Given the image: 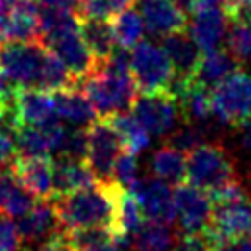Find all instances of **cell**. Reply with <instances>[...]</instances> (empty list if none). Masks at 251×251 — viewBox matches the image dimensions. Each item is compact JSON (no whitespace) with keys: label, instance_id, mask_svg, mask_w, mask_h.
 <instances>
[{"label":"cell","instance_id":"obj_26","mask_svg":"<svg viewBox=\"0 0 251 251\" xmlns=\"http://www.w3.org/2000/svg\"><path fill=\"white\" fill-rule=\"evenodd\" d=\"M106 120L112 124V127L116 129L124 147L129 153L139 155L143 149L149 147V133L139 124V120L133 116V112H118V114L108 116Z\"/></svg>","mask_w":251,"mask_h":251},{"label":"cell","instance_id":"obj_4","mask_svg":"<svg viewBox=\"0 0 251 251\" xmlns=\"http://www.w3.org/2000/svg\"><path fill=\"white\" fill-rule=\"evenodd\" d=\"M184 180L208 194H214L235 180L233 159L218 143H200L188 151Z\"/></svg>","mask_w":251,"mask_h":251},{"label":"cell","instance_id":"obj_47","mask_svg":"<svg viewBox=\"0 0 251 251\" xmlns=\"http://www.w3.org/2000/svg\"><path fill=\"white\" fill-rule=\"evenodd\" d=\"M0 216H2V214H0Z\"/></svg>","mask_w":251,"mask_h":251},{"label":"cell","instance_id":"obj_17","mask_svg":"<svg viewBox=\"0 0 251 251\" xmlns=\"http://www.w3.org/2000/svg\"><path fill=\"white\" fill-rule=\"evenodd\" d=\"M12 169L35 198H53V159L16 155Z\"/></svg>","mask_w":251,"mask_h":251},{"label":"cell","instance_id":"obj_9","mask_svg":"<svg viewBox=\"0 0 251 251\" xmlns=\"http://www.w3.org/2000/svg\"><path fill=\"white\" fill-rule=\"evenodd\" d=\"M39 12L35 0H0V45L41 41Z\"/></svg>","mask_w":251,"mask_h":251},{"label":"cell","instance_id":"obj_15","mask_svg":"<svg viewBox=\"0 0 251 251\" xmlns=\"http://www.w3.org/2000/svg\"><path fill=\"white\" fill-rule=\"evenodd\" d=\"M61 227L53 198H37L35 204L20 218H16V229L27 245H37Z\"/></svg>","mask_w":251,"mask_h":251},{"label":"cell","instance_id":"obj_35","mask_svg":"<svg viewBox=\"0 0 251 251\" xmlns=\"http://www.w3.org/2000/svg\"><path fill=\"white\" fill-rule=\"evenodd\" d=\"M86 153H88V133H86V129L76 127L73 131H67L59 155H67V157H73V159L86 161Z\"/></svg>","mask_w":251,"mask_h":251},{"label":"cell","instance_id":"obj_23","mask_svg":"<svg viewBox=\"0 0 251 251\" xmlns=\"http://www.w3.org/2000/svg\"><path fill=\"white\" fill-rule=\"evenodd\" d=\"M237 59L229 53V49H208L202 51L198 67L194 71V80L206 88H214L218 82H222L226 76H229L233 71H237Z\"/></svg>","mask_w":251,"mask_h":251},{"label":"cell","instance_id":"obj_18","mask_svg":"<svg viewBox=\"0 0 251 251\" xmlns=\"http://www.w3.org/2000/svg\"><path fill=\"white\" fill-rule=\"evenodd\" d=\"M96 182L94 173L82 159L57 155L53 159V196H65Z\"/></svg>","mask_w":251,"mask_h":251},{"label":"cell","instance_id":"obj_14","mask_svg":"<svg viewBox=\"0 0 251 251\" xmlns=\"http://www.w3.org/2000/svg\"><path fill=\"white\" fill-rule=\"evenodd\" d=\"M229 24L231 20L226 8L196 10L192 12V18L188 22V35L200 47V51L216 49L227 37Z\"/></svg>","mask_w":251,"mask_h":251},{"label":"cell","instance_id":"obj_20","mask_svg":"<svg viewBox=\"0 0 251 251\" xmlns=\"http://www.w3.org/2000/svg\"><path fill=\"white\" fill-rule=\"evenodd\" d=\"M14 108L22 124L41 126L57 118L53 106V94L37 88H18L14 98Z\"/></svg>","mask_w":251,"mask_h":251},{"label":"cell","instance_id":"obj_10","mask_svg":"<svg viewBox=\"0 0 251 251\" xmlns=\"http://www.w3.org/2000/svg\"><path fill=\"white\" fill-rule=\"evenodd\" d=\"M204 233L214 241V245L226 239L251 235V200L241 196L235 200L214 202L212 218Z\"/></svg>","mask_w":251,"mask_h":251},{"label":"cell","instance_id":"obj_34","mask_svg":"<svg viewBox=\"0 0 251 251\" xmlns=\"http://www.w3.org/2000/svg\"><path fill=\"white\" fill-rule=\"evenodd\" d=\"M137 159L127 149L122 151L114 163V180L120 182L124 188H129L137 180Z\"/></svg>","mask_w":251,"mask_h":251},{"label":"cell","instance_id":"obj_31","mask_svg":"<svg viewBox=\"0 0 251 251\" xmlns=\"http://www.w3.org/2000/svg\"><path fill=\"white\" fill-rule=\"evenodd\" d=\"M227 49L237 61L251 63V14L231 20L227 29Z\"/></svg>","mask_w":251,"mask_h":251},{"label":"cell","instance_id":"obj_13","mask_svg":"<svg viewBox=\"0 0 251 251\" xmlns=\"http://www.w3.org/2000/svg\"><path fill=\"white\" fill-rule=\"evenodd\" d=\"M65 135L67 129L61 122H57V118L41 126L22 124L14 137L16 153L22 157H49L51 153L61 151Z\"/></svg>","mask_w":251,"mask_h":251},{"label":"cell","instance_id":"obj_19","mask_svg":"<svg viewBox=\"0 0 251 251\" xmlns=\"http://www.w3.org/2000/svg\"><path fill=\"white\" fill-rule=\"evenodd\" d=\"M161 47L165 49V53H167L173 69H175V76H180V78H192L194 76V71L198 67L202 51L184 29L163 35Z\"/></svg>","mask_w":251,"mask_h":251},{"label":"cell","instance_id":"obj_41","mask_svg":"<svg viewBox=\"0 0 251 251\" xmlns=\"http://www.w3.org/2000/svg\"><path fill=\"white\" fill-rule=\"evenodd\" d=\"M226 12L229 14V20L249 16L251 14V0H227Z\"/></svg>","mask_w":251,"mask_h":251},{"label":"cell","instance_id":"obj_30","mask_svg":"<svg viewBox=\"0 0 251 251\" xmlns=\"http://www.w3.org/2000/svg\"><path fill=\"white\" fill-rule=\"evenodd\" d=\"M65 237L73 251H82L114 241V231L108 226H82V227H63Z\"/></svg>","mask_w":251,"mask_h":251},{"label":"cell","instance_id":"obj_39","mask_svg":"<svg viewBox=\"0 0 251 251\" xmlns=\"http://www.w3.org/2000/svg\"><path fill=\"white\" fill-rule=\"evenodd\" d=\"M214 251H251V235L220 241L214 245Z\"/></svg>","mask_w":251,"mask_h":251},{"label":"cell","instance_id":"obj_5","mask_svg":"<svg viewBox=\"0 0 251 251\" xmlns=\"http://www.w3.org/2000/svg\"><path fill=\"white\" fill-rule=\"evenodd\" d=\"M212 116L227 126L239 127L251 114V76L243 71H233L214 88H210Z\"/></svg>","mask_w":251,"mask_h":251},{"label":"cell","instance_id":"obj_8","mask_svg":"<svg viewBox=\"0 0 251 251\" xmlns=\"http://www.w3.org/2000/svg\"><path fill=\"white\" fill-rule=\"evenodd\" d=\"M88 153L86 163L94 173L96 180H112L114 178V163L122 153V139L106 118L94 120L88 129Z\"/></svg>","mask_w":251,"mask_h":251},{"label":"cell","instance_id":"obj_11","mask_svg":"<svg viewBox=\"0 0 251 251\" xmlns=\"http://www.w3.org/2000/svg\"><path fill=\"white\" fill-rule=\"evenodd\" d=\"M173 196L178 227L184 231V235L206 231L214 210L212 196L188 182H178L173 190Z\"/></svg>","mask_w":251,"mask_h":251},{"label":"cell","instance_id":"obj_7","mask_svg":"<svg viewBox=\"0 0 251 251\" xmlns=\"http://www.w3.org/2000/svg\"><path fill=\"white\" fill-rule=\"evenodd\" d=\"M131 108L139 124L147 129L149 135H155V137L169 135L175 129L176 120L180 116L178 100L169 90L139 92Z\"/></svg>","mask_w":251,"mask_h":251},{"label":"cell","instance_id":"obj_38","mask_svg":"<svg viewBox=\"0 0 251 251\" xmlns=\"http://www.w3.org/2000/svg\"><path fill=\"white\" fill-rule=\"evenodd\" d=\"M14 159H16V143H14V139L4 135V133H0V171L12 167Z\"/></svg>","mask_w":251,"mask_h":251},{"label":"cell","instance_id":"obj_22","mask_svg":"<svg viewBox=\"0 0 251 251\" xmlns=\"http://www.w3.org/2000/svg\"><path fill=\"white\" fill-rule=\"evenodd\" d=\"M35 200L37 198L20 182L12 167L0 171V214L2 216L20 218L35 204Z\"/></svg>","mask_w":251,"mask_h":251},{"label":"cell","instance_id":"obj_27","mask_svg":"<svg viewBox=\"0 0 251 251\" xmlns=\"http://www.w3.org/2000/svg\"><path fill=\"white\" fill-rule=\"evenodd\" d=\"M151 171L157 178L169 182V184H178L184 182L186 178V157L182 151L175 149L173 145L159 147L153 153L151 159Z\"/></svg>","mask_w":251,"mask_h":251},{"label":"cell","instance_id":"obj_44","mask_svg":"<svg viewBox=\"0 0 251 251\" xmlns=\"http://www.w3.org/2000/svg\"><path fill=\"white\" fill-rule=\"evenodd\" d=\"M82 251H120L116 245H114V241L112 243H104V245H98V247H90V249H82Z\"/></svg>","mask_w":251,"mask_h":251},{"label":"cell","instance_id":"obj_46","mask_svg":"<svg viewBox=\"0 0 251 251\" xmlns=\"http://www.w3.org/2000/svg\"><path fill=\"white\" fill-rule=\"evenodd\" d=\"M0 108H2V100H0Z\"/></svg>","mask_w":251,"mask_h":251},{"label":"cell","instance_id":"obj_37","mask_svg":"<svg viewBox=\"0 0 251 251\" xmlns=\"http://www.w3.org/2000/svg\"><path fill=\"white\" fill-rule=\"evenodd\" d=\"M171 251H214V241L202 231V233H190L180 237Z\"/></svg>","mask_w":251,"mask_h":251},{"label":"cell","instance_id":"obj_43","mask_svg":"<svg viewBox=\"0 0 251 251\" xmlns=\"http://www.w3.org/2000/svg\"><path fill=\"white\" fill-rule=\"evenodd\" d=\"M241 127V141L247 149H251V114L245 118V122L239 126Z\"/></svg>","mask_w":251,"mask_h":251},{"label":"cell","instance_id":"obj_12","mask_svg":"<svg viewBox=\"0 0 251 251\" xmlns=\"http://www.w3.org/2000/svg\"><path fill=\"white\" fill-rule=\"evenodd\" d=\"M139 202L143 216L147 220L153 222H161V224H173L176 218V210H175V196H173V188L169 186V182L161 180V178H137L129 188H127Z\"/></svg>","mask_w":251,"mask_h":251},{"label":"cell","instance_id":"obj_2","mask_svg":"<svg viewBox=\"0 0 251 251\" xmlns=\"http://www.w3.org/2000/svg\"><path fill=\"white\" fill-rule=\"evenodd\" d=\"M122 190L124 186L112 178L96 180L92 186L65 196H53L61 227L108 226L116 233V212Z\"/></svg>","mask_w":251,"mask_h":251},{"label":"cell","instance_id":"obj_21","mask_svg":"<svg viewBox=\"0 0 251 251\" xmlns=\"http://www.w3.org/2000/svg\"><path fill=\"white\" fill-rule=\"evenodd\" d=\"M53 106L57 118L67 120L75 126H90L98 116L92 102L78 86L53 92Z\"/></svg>","mask_w":251,"mask_h":251},{"label":"cell","instance_id":"obj_16","mask_svg":"<svg viewBox=\"0 0 251 251\" xmlns=\"http://www.w3.org/2000/svg\"><path fill=\"white\" fill-rule=\"evenodd\" d=\"M137 12L143 25L153 35H169L186 27V12L173 0H137Z\"/></svg>","mask_w":251,"mask_h":251},{"label":"cell","instance_id":"obj_24","mask_svg":"<svg viewBox=\"0 0 251 251\" xmlns=\"http://www.w3.org/2000/svg\"><path fill=\"white\" fill-rule=\"evenodd\" d=\"M176 100H178L180 116L188 124H200L202 126L212 116L210 88L198 84L194 78H190V82L184 86V90L180 92V96Z\"/></svg>","mask_w":251,"mask_h":251},{"label":"cell","instance_id":"obj_40","mask_svg":"<svg viewBox=\"0 0 251 251\" xmlns=\"http://www.w3.org/2000/svg\"><path fill=\"white\" fill-rule=\"evenodd\" d=\"M41 8H51V10H65V12H75L78 14L80 0H35Z\"/></svg>","mask_w":251,"mask_h":251},{"label":"cell","instance_id":"obj_32","mask_svg":"<svg viewBox=\"0 0 251 251\" xmlns=\"http://www.w3.org/2000/svg\"><path fill=\"white\" fill-rule=\"evenodd\" d=\"M133 0H80L78 18H114L124 8L131 6Z\"/></svg>","mask_w":251,"mask_h":251},{"label":"cell","instance_id":"obj_6","mask_svg":"<svg viewBox=\"0 0 251 251\" xmlns=\"http://www.w3.org/2000/svg\"><path fill=\"white\" fill-rule=\"evenodd\" d=\"M129 69L139 92L167 90L175 76V69L165 49L153 41H143V39L131 49Z\"/></svg>","mask_w":251,"mask_h":251},{"label":"cell","instance_id":"obj_45","mask_svg":"<svg viewBox=\"0 0 251 251\" xmlns=\"http://www.w3.org/2000/svg\"><path fill=\"white\" fill-rule=\"evenodd\" d=\"M173 2H175V4H176L180 10H182V12H190L196 0H173Z\"/></svg>","mask_w":251,"mask_h":251},{"label":"cell","instance_id":"obj_42","mask_svg":"<svg viewBox=\"0 0 251 251\" xmlns=\"http://www.w3.org/2000/svg\"><path fill=\"white\" fill-rule=\"evenodd\" d=\"M206 8H227V0H196L190 14L196 10H206Z\"/></svg>","mask_w":251,"mask_h":251},{"label":"cell","instance_id":"obj_25","mask_svg":"<svg viewBox=\"0 0 251 251\" xmlns=\"http://www.w3.org/2000/svg\"><path fill=\"white\" fill-rule=\"evenodd\" d=\"M80 35H82L84 43L88 45L90 53L94 55V59H98V61H104L112 53L114 43H116L112 24L102 18H82L80 20Z\"/></svg>","mask_w":251,"mask_h":251},{"label":"cell","instance_id":"obj_33","mask_svg":"<svg viewBox=\"0 0 251 251\" xmlns=\"http://www.w3.org/2000/svg\"><path fill=\"white\" fill-rule=\"evenodd\" d=\"M202 141H204V129H202L200 124H188L186 122V126H182L178 129H173L167 135V143L173 145L175 149L182 151V153L192 151Z\"/></svg>","mask_w":251,"mask_h":251},{"label":"cell","instance_id":"obj_28","mask_svg":"<svg viewBox=\"0 0 251 251\" xmlns=\"http://www.w3.org/2000/svg\"><path fill=\"white\" fill-rule=\"evenodd\" d=\"M133 251H171L175 245V235L167 224L143 220L131 237Z\"/></svg>","mask_w":251,"mask_h":251},{"label":"cell","instance_id":"obj_29","mask_svg":"<svg viewBox=\"0 0 251 251\" xmlns=\"http://www.w3.org/2000/svg\"><path fill=\"white\" fill-rule=\"evenodd\" d=\"M112 31H114V39L120 47L124 49H133L141 39H143V20L141 14L137 12V8H124L122 12H118L112 18Z\"/></svg>","mask_w":251,"mask_h":251},{"label":"cell","instance_id":"obj_36","mask_svg":"<svg viewBox=\"0 0 251 251\" xmlns=\"http://www.w3.org/2000/svg\"><path fill=\"white\" fill-rule=\"evenodd\" d=\"M22 237L16 229V222L10 218H0V251H20Z\"/></svg>","mask_w":251,"mask_h":251},{"label":"cell","instance_id":"obj_3","mask_svg":"<svg viewBox=\"0 0 251 251\" xmlns=\"http://www.w3.org/2000/svg\"><path fill=\"white\" fill-rule=\"evenodd\" d=\"M76 86L88 96L96 114L108 118L126 112L133 106L139 90L129 67H118L108 61H98V67L88 76L80 78Z\"/></svg>","mask_w":251,"mask_h":251},{"label":"cell","instance_id":"obj_1","mask_svg":"<svg viewBox=\"0 0 251 251\" xmlns=\"http://www.w3.org/2000/svg\"><path fill=\"white\" fill-rule=\"evenodd\" d=\"M0 69L16 88L63 90L76 86V78L65 63L41 41H18L0 45Z\"/></svg>","mask_w":251,"mask_h":251}]
</instances>
